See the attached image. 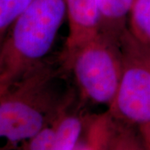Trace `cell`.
<instances>
[{"label":"cell","instance_id":"cell-1","mask_svg":"<svg viewBox=\"0 0 150 150\" xmlns=\"http://www.w3.org/2000/svg\"><path fill=\"white\" fill-rule=\"evenodd\" d=\"M62 75L47 59L0 93V150L18 149L74 99Z\"/></svg>","mask_w":150,"mask_h":150},{"label":"cell","instance_id":"cell-2","mask_svg":"<svg viewBox=\"0 0 150 150\" xmlns=\"http://www.w3.org/2000/svg\"><path fill=\"white\" fill-rule=\"evenodd\" d=\"M67 18L66 0H31L0 48V83L9 85L48 59Z\"/></svg>","mask_w":150,"mask_h":150},{"label":"cell","instance_id":"cell-3","mask_svg":"<svg viewBox=\"0 0 150 150\" xmlns=\"http://www.w3.org/2000/svg\"><path fill=\"white\" fill-rule=\"evenodd\" d=\"M61 62L74 78L81 102L107 108L112 104L123 71L119 46L98 33L69 54H62Z\"/></svg>","mask_w":150,"mask_h":150},{"label":"cell","instance_id":"cell-4","mask_svg":"<svg viewBox=\"0 0 150 150\" xmlns=\"http://www.w3.org/2000/svg\"><path fill=\"white\" fill-rule=\"evenodd\" d=\"M120 51L122 77L107 111L113 119L136 129L150 150V48L128 31L121 41Z\"/></svg>","mask_w":150,"mask_h":150},{"label":"cell","instance_id":"cell-5","mask_svg":"<svg viewBox=\"0 0 150 150\" xmlns=\"http://www.w3.org/2000/svg\"><path fill=\"white\" fill-rule=\"evenodd\" d=\"M69 33L62 54H68L98 34L96 0H66Z\"/></svg>","mask_w":150,"mask_h":150},{"label":"cell","instance_id":"cell-6","mask_svg":"<svg viewBox=\"0 0 150 150\" xmlns=\"http://www.w3.org/2000/svg\"><path fill=\"white\" fill-rule=\"evenodd\" d=\"M83 103L74 99L65 108L54 123L51 150H74L80 142L92 114L86 112Z\"/></svg>","mask_w":150,"mask_h":150},{"label":"cell","instance_id":"cell-7","mask_svg":"<svg viewBox=\"0 0 150 150\" xmlns=\"http://www.w3.org/2000/svg\"><path fill=\"white\" fill-rule=\"evenodd\" d=\"M133 0H96L98 33L120 47L129 31Z\"/></svg>","mask_w":150,"mask_h":150},{"label":"cell","instance_id":"cell-8","mask_svg":"<svg viewBox=\"0 0 150 150\" xmlns=\"http://www.w3.org/2000/svg\"><path fill=\"white\" fill-rule=\"evenodd\" d=\"M112 119L107 110L92 114L81 140L80 150H108Z\"/></svg>","mask_w":150,"mask_h":150},{"label":"cell","instance_id":"cell-9","mask_svg":"<svg viewBox=\"0 0 150 150\" xmlns=\"http://www.w3.org/2000/svg\"><path fill=\"white\" fill-rule=\"evenodd\" d=\"M129 31L137 41L150 48V0H133Z\"/></svg>","mask_w":150,"mask_h":150},{"label":"cell","instance_id":"cell-10","mask_svg":"<svg viewBox=\"0 0 150 150\" xmlns=\"http://www.w3.org/2000/svg\"><path fill=\"white\" fill-rule=\"evenodd\" d=\"M112 119V132L108 150H149L136 129L126 123Z\"/></svg>","mask_w":150,"mask_h":150},{"label":"cell","instance_id":"cell-11","mask_svg":"<svg viewBox=\"0 0 150 150\" xmlns=\"http://www.w3.org/2000/svg\"><path fill=\"white\" fill-rule=\"evenodd\" d=\"M31 0H0V33L7 34Z\"/></svg>","mask_w":150,"mask_h":150},{"label":"cell","instance_id":"cell-12","mask_svg":"<svg viewBox=\"0 0 150 150\" xmlns=\"http://www.w3.org/2000/svg\"><path fill=\"white\" fill-rule=\"evenodd\" d=\"M54 137V123L21 145L18 150H51Z\"/></svg>","mask_w":150,"mask_h":150},{"label":"cell","instance_id":"cell-13","mask_svg":"<svg viewBox=\"0 0 150 150\" xmlns=\"http://www.w3.org/2000/svg\"><path fill=\"white\" fill-rule=\"evenodd\" d=\"M6 35L7 34H4V33H0V48H1V46L3 44V42H4V38H5Z\"/></svg>","mask_w":150,"mask_h":150},{"label":"cell","instance_id":"cell-14","mask_svg":"<svg viewBox=\"0 0 150 150\" xmlns=\"http://www.w3.org/2000/svg\"><path fill=\"white\" fill-rule=\"evenodd\" d=\"M8 85H4V84H2V83H0V93H2V92L4 91V89H5L6 88L8 87Z\"/></svg>","mask_w":150,"mask_h":150}]
</instances>
